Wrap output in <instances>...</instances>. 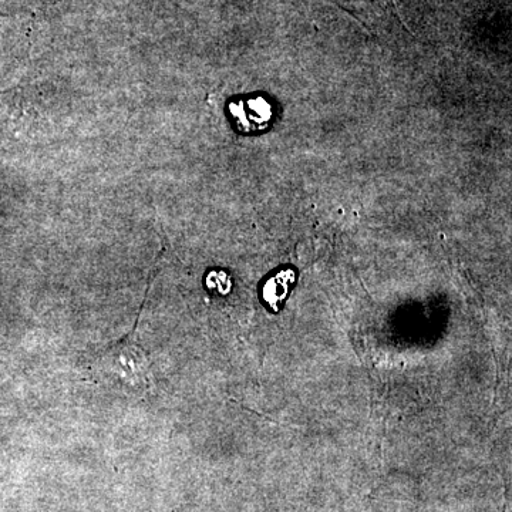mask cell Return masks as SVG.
<instances>
[{"label":"cell","instance_id":"1","mask_svg":"<svg viewBox=\"0 0 512 512\" xmlns=\"http://www.w3.org/2000/svg\"><path fill=\"white\" fill-rule=\"evenodd\" d=\"M231 109L239 124H245L248 119H254V130H258L259 124L264 126V123L271 119V107L264 100H248L247 103H239Z\"/></svg>","mask_w":512,"mask_h":512},{"label":"cell","instance_id":"2","mask_svg":"<svg viewBox=\"0 0 512 512\" xmlns=\"http://www.w3.org/2000/svg\"><path fill=\"white\" fill-rule=\"evenodd\" d=\"M292 272L289 274V272H286V274H282L279 276H276V281H278L279 286L275 285L274 281L269 282L268 286H266L265 289V295L266 299H269V302H274V299L276 298V293L279 291V298H284L285 292H282V289L288 288V282L289 279H292Z\"/></svg>","mask_w":512,"mask_h":512}]
</instances>
